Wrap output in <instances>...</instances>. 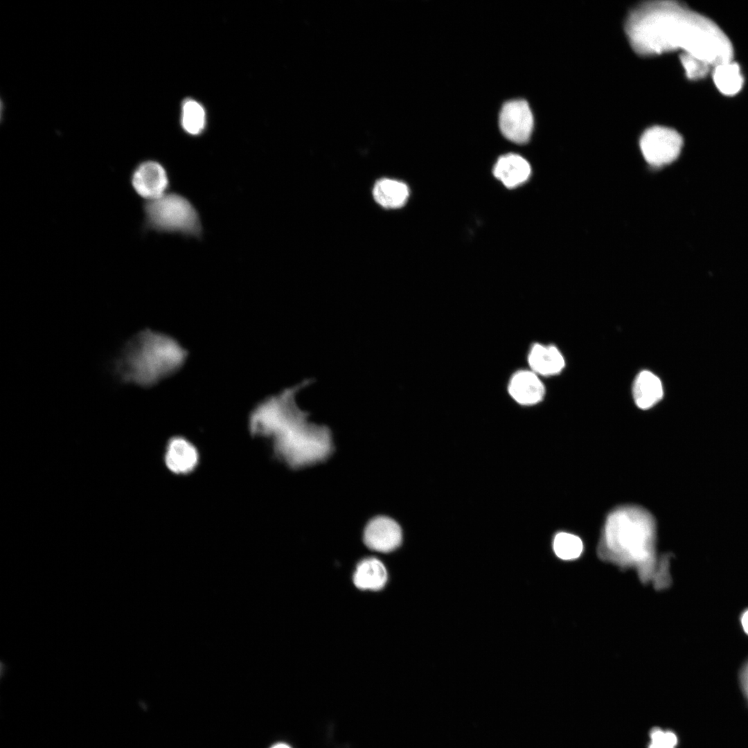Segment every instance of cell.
Listing matches in <instances>:
<instances>
[{
    "instance_id": "obj_21",
    "label": "cell",
    "mask_w": 748,
    "mask_h": 748,
    "mask_svg": "<svg viewBox=\"0 0 748 748\" xmlns=\"http://www.w3.org/2000/svg\"><path fill=\"white\" fill-rule=\"evenodd\" d=\"M652 743L667 745L675 747L677 743L676 735L671 731H663L659 729L651 733Z\"/></svg>"
},
{
    "instance_id": "obj_17",
    "label": "cell",
    "mask_w": 748,
    "mask_h": 748,
    "mask_svg": "<svg viewBox=\"0 0 748 748\" xmlns=\"http://www.w3.org/2000/svg\"><path fill=\"white\" fill-rule=\"evenodd\" d=\"M712 76L716 87L727 96L738 93L743 85L740 66L733 60L714 66Z\"/></svg>"
},
{
    "instance_id": "obj_9",
    "label": "cell",
    "mask_w": 748,
    "mask_h": 748,
    "mask_svg": "<svg viewBox=\"0 0 748 748\" xmlns=\"http://www.w3.org/2000/svg\"><path fill=\"white\" fill-rule=\"evenodd\" d=\"M363 540L370 549L381 553H389L401 544L402 531L394 519L386 516H377L366 525Z\"/></svg>"
},
{
    "instance_id": "obj_23",
    "label": "cell",
    "mask_w": 748,
    "mask_h": 748,
    "mask_svg": "<svg viewBox=\"0 0 748 748\" xmlns=\"http://www.w3.org/2000/svg\"><path fill=\"white\" fill-rule=\"evenodd\" d=\"M740 623L744 632L748 635V609L742 612L740 616Z\"/></svg>"
},
{
    "instance_id": "obj_3",
    "label": "cell",
    "mask_w": 748,
    "mask_h": 748,
    "mask_svg": "<svg viewBox=\"0 0 748 748\" xmlns=\"http://www.w3.org/2000/svg\"><path fill=\"white\" fill-rule=\"evenodd\" d=\"M656 524L652 514L637 506H623L607 515L599 546L605 558L636 564L644 573L654 560Z\"/></svg>"
},
{
    "instance_id": "obj_19",
    "label": "cell",
    "mask_w": 748,
    "mask_h": 748,
    "mask_svg": "<svg viewBox=\"0 0 748 748\" xmlns=\"http://www.w3.org/2000/svg\"><path fill=\"white\" fill-rule=\"evenodd\" d=\"M553 549L559 558L565 560H574L581 555L583 543L576 535L560 532L554 537Z\"/></svg>"
},
{
    "instance_id": "obj_12",
    "label": "cell",
    "mask_w": 748,
    "mask_h": 748,
    "mask_svg": "<svg viewBox=\"0 0 748 748\" xmlns=\"http://www.w3.org/2000/svg\"><path fill=\"white\" fill-rule=\"evenodd\" d=\"M527 359L531 370L538 375H557L565 366L563 355L553 345L539 343L533 344L528 351Z\"/></svg>"
},
{
    "instance_id": "obj_8",
    "label": "cell",
    "mask_w": 748,
    "mask_h": 748,
    "mask_svg": "<svg viewBox=\"0 0 748 748\" xmlns=\"http://www.w3.org/2000/svg\"><path fill=\"white\" fill-rule=\"evenodd\" d=\"M130 182L134 192L146 202L167 193L169 178L165 168L154 160H145L133 169Z\"/></svg>"
},
{
    "instance_id": "obj_7",
    "label": "cell",
    "mask_w": 748,
    "mask_h": 748,
    "mask_svg": "<svg viewBox=\"0 0 748 748\" xmlns=\"http://www.w3.org/2000/svg\"><path fill=\"white\" fill-rule=\"evenodd\" d=\"M499 125L502 134L509 141L518 144L526 143L533 128V116L527 102H506L501 109Z\"/></svg>"
},
{
    "instance_id": "obj_6",
    "label": "cell",
    "mask_w": 748,
    "mask_h": 748,
    "mask_svg": "<svg viewBox=\"0 0 748 748\" xmlns=\"http://www.w3.org/2000/svg\"><path fill=\"white\" fill-rule=\"evenodd\" d=\"M640 148L645 161L653 166H662L675 161L683 145L681 135L675 130L654 126L644 132Z\"/></svg>"
},
{
    "instance_id": "obj_2",
    "label": "cell",
    "mask_w": 748,
    "mask_h": 748,
    "mask_svg": "<svg viewBox=\"0 0 748 748\" xmlns=\"http://www.w3.org/2000/svg\"><path fill=\"white\" fill-rule=\"evenodd\" d=\"M307 418L291 396H283L253 411L249 431L254 436L270 440L276 458L292 469H300L326 461L334 450L330 430L309 422Z\"/></svg>"
},
{
    "instance_id": "obj_11",
    "label": "cell",
    "mask_w": 748,
    "mask_h": 748,
    "mask_svg": "<svg viewBox=\"0 0 748 748\" xmlns=\"http://www.w3.org/2000/svg\"><path fill=\"white\" fill-rule=\"evenodd\" d=\"M199 455L195 445L185 438H171L166 447L164 462L167 468L176 474H186L197 466Z\"/></svg>"
},
{
    "instance_id": "obj_16",
    "label": "cell",
    "mask_w": 748,
    "mask_h": 748,
    "mask_svg": "<svg viewBox=\"0 0 748 748\" xmlns=\"http://www.w3.org/2000/svg\"><path fill=\"white\" fill-rule=\"evenodd\" d=\"M373 195L375 202L385 208H398L404 206L409 196L408 186L403 182L381 179L374 185Z\"/></svg>"
},
{
    "instance_id": "obj_22",
    "label": "cell",
    "mask_w": 748,
    "mask_h": 748,
    "mask_svg": "<svg viewBox=\"0 0 748 748\" xmlns=\"http://www.w3.org/2000/svg\"><path fill=\"white\" fill-rule=\"evenodd\" d=\"M739 679L742 692L748 700V659L740 670Z\"/></svg>"
},
{
    "instance_id": "obj_15",
    "label": "cell",
    "mask_w": 748,
    "mask_h": 748,
    "mask_svg": "<svg viewBox=\"0 0 748 748\" xmlns=\"http://www.w3.org/2000/svg\"><path fill=\"white\" fill-rule=\"evenodd\" d=\"M388 574L383 563L377 558H368L360 561L353 575L355 585L364 590H379L387 582Z\"/></svg>"
},
{
    "instance_id": "obj_13",
    "label": "cell",
    "mask_w": 748,
    "mask_h": 748,
    "mask_svg": "<svg viewBox=\"0 0 748 748\" xmlns=\"http://www.w3.org/2000/svg\"><path fill=\"white\" fill-rule=\"evenodd\" d=\"M493 174L505 186L513 188L528 179L531 168L528 162L522 156L508 154L498 159L493 168Z\"/></svg>"
},
{
    "instance_id": "obj_25",
    "label": "cell",
    "mask_w": 748,
    "mask_h": 748,
    "mask_svg": "<svg viewBox=\"0 0 748 748\" xmlns=\"http://www.w3.org/2000/svg\"><path fill=\"white\" fill-rule=\"evenodd\" d=\"M271 748H290V747L288 745H285V744L279 743V744H277V745H274Z\"/></svg>"
},
{
    "instance_id": "obj_4",
    "label": "cell",
    "mask_w": 748,
    "mask_h": 748,
    "mask_svg": "<svg viewBox=\"0 0 748 748\" xmlns=\"http://www.w3.org/2000/svg\"><path fill=\"white\" fill-rule=\"evenodd\" d=\"M172 341L151 330L139 332L127 340L112 362V371L125 384L148 388L170 374L182 355Z\"/></svg>"
},
{
    "instance_id": "obj_18",
    "label": "cell",
    "mask_w": 748,
    "mask_h": 748,
    "mask_svg": "<svg viewBox=\"0 0 748 748\" xmlns=\"http://www.w3.org/2000/svg\"><path fill=\"white\" fill-rule=\"evenodd\" d=\"M181 124L188 134L196 136L201 134L206 125V112L204 107L191 98L184 100L181 109Z\"/></svg>"
},
{
    "instance_id": "obj_10",
    "label": "cell",
    "mask_w": 748,
    "mask_h": 748,
    "mask_svg": "<svg viewBox=\"0 0 748 748\" xmlns=\"http://www.w3.org/2000/svg\"><path fill=\"white\" fill-rule=\"evenodd\" d=\"M510 397L522 405H533L541 402L545 386L539 375L531 370H519L510 377L508 384Z\"/></svg>"
},
{
    "instance_id": "obj_1",
    "label": "cell",
    "mask_w": 748,
    "mask_h": 748,
    "mask_svg": "<svg viewBox=\"0 0 748 748\" xmlns=\"http://www.w3.org/2000/svg\"><path fill=\"white\" fill-rule=\"evenodd\" d=\"M625 30L633 49L642 55L682 50L713 68L733 60L728 37L710 19L676 1H652L634 8Z\"/></svg>"
},
{
    "instance_id": "obj_20",
    "label": "cell",
    "mask_w": 748,
    "mask_h": 748,
    "mask_svg": "<svg viewBox=\"0 0 748 748\" xmlns=\"http://www.w3.org/2000/svg\"><path fill=\"white\" fill-rule=\"evenodd\" d=\"M680 60L686 76L691 80L705 77L712 67L704 60L688 53H682Z\"/></svg>"
},
{
    "instance_id": "obj_5",
    "label": "cell",
    "mask_w": 748,
    "mask_h": 748,
    "mask_svg": "<svg viewBox=\"0 0 748 748\" xmlns=\"http://www.w3.org/2000/svg\"><path fill=\"white\" fill-rule=\"evenodd\" d=\"M145 227L161 232L199 236L201 224L197 211L188 199L177 193H166L145 202Z\"/></svg>"
},
{
    "instance_id": "obj_14",
    "label": "cell",
    "mask_w": 748,
    "mask_h": 748,
    "mask_svg": "<svg viewBox=\"0 0 748 748\" xmlns=\"http://www.w3.org/2000/svg\"><path fill=\"white\" fill-rule=\"evenodd\" d=\"M632 394L634 402L639 408L650 409L659 402L663 397L661 382L651 371H642L634 381Z\"/></svg>"
},
{
    "instance_id": "obj_24",
    "label": "cell",
    "mask_w": 748,
    "mask_h": 748,
    "mask_svg": "<svg viewBox=\"0 0 748 748\" xmlns=\"http://www.w3.org/2000/svg\"><path fill=\"white\" fill-rule=\"evenodd\" d=\"M649 748H675V747L667 745L651 743Z\"/></svg>"
}]
</instances>
